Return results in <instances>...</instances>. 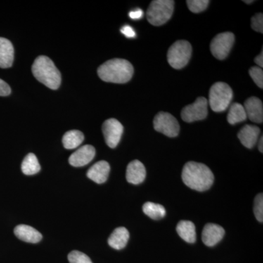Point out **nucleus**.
<instances>
[{"label":"nucleus","instance_id":"obj_11","mask_svg":"<svg viewBox=\"0 0 263 263\" xmlns=\"http://www.w3.org/2000/svg\"><path fill=\"white\" fill-rule=\"evenodd\" d=\"M96 151L94 146L91 145H85L81 147L69 158V162L73 167H83L89 163L95 158Z\"/></svg>","mask_w":263,"mask_h":263},{"label":"nucleus","instance_id":"obj_18","mask_svg":"<svg viewBox=\"0 0 263 263\" xmlns=\"http://www.w3.org/2000/svg\"><path fill=\"white\" fill-rule=\"evenodd\" d=\"M14 60V48L10 41L0 37V67L9 68Z\"/></svg>","mask_w":263,"mask_h":263},{"label":"nucleus","instance_id":"obj_24","mask_svg":"<svg viewBox=\"0 0 263 263\" xmlns=\"http://www.w3.org/2000/svg\"><path fill=\"white\" fill-rule=\"evenodd\" d=\"M143 212L151 219L158 220L164 217L166 214L165 209L160 204L152 202H147L143 205Z\"/></svg>","mask_w":263,"mask_h":263},{"label":"nucleus","instance_id":"obj_20","mask_svg":"<svg viewBox=\"0 0 263 263\" xmlns=\"http://www.w3.org/2000/svg\"><path fill=\"white\" fill-rule=\"evenodd\" d=\"M176 231L181 238L187 243H193L196 241V230L193 222L190 221H179Z\"/></svg>","mask_w":263,"mask_h":263},{"label":"nucleus","instance_id":"obj_25","mask_svg":"<svg viewBox=\"0 0 263 263\" xmlns=\"http://www.w3.org/2000/svg\"><path fill=\"white\" fill-rule=\"evenodd\" d=\"M210 1L209 0H188L187 3L189 9L193 13H198L204 11L209 6Z\"/></svg>","mask_w":263,"mask_h":263},{"label":"nucleus","instance_id":"obj_29","mask_svg":"<svg viewBox=\"0 0 263 263\" xmlns=\"http://www.w3.org/2000/svg\"><path fill=\"white\" fill-rule=\"evenodd\" d=\"M252 28L256 32L263 33V15L257 13L252 18Z\"/></svg>","mask_w":263,"mask_h":263},{"label":"nucleus","instance_id":"obj_19","mask_svg":"<svg viewBox=\"0 0 263 263\" xmlns=\"http://www.w3.org/2000/svg\"><path fill=\"white\" fill-rule=\"evenodd\" d=\"M129 238V233L127 228L120 227L114 230L108 238V243L112 248L121 250L127 246Z\"/></svg>","mask_w":263,"mask_h":263},{"label":"nucleus","instance_id":"obj_32","mask_svg":"<svg viewBox=\"0 0 263 263\" xmlns=\"http://www.w3.org/2000/svg\"><path fill=\"white\" fill-rule=\"evenodd\" d=\"M129 17L133 20H138V19H141L143 15V11L140 8H138L136 10H133V11H131L129 13Z\"/></svg>","mask_w":263,"mask_h":263},{"label":"nucleus","instance_id":"obj_27","mask_svg":"<svg viewBox=\"0 0 263 263\" xmlns=\"http://www.w3.org/2000/svg\"><path fill=\"white\" fill-rule=\"evenodd\" d=\"M68 260L70 263H92L86 254L76 250L68 254Z\"/></svg>","mask_w":263,"mask_h":263},{"label":"nucleus","instance_id":"obj_6","mask_svg":"<svg viewBox=\"0 0 263 263\" xmlns=\"http://www.w3.org/2000/svg\"><path fill=\"white\" fill-rule=\"evenodd\" d=\"M191 55V44L186 41H178L169 48L167 61L173 68L179 70L187 65Z\"/></svg>","mask_w":263,"mask_h":263},{"label":"nucleus","instance_id":"obj_13","mask_svg":"<svg viewBox=\"0 0 263 263\" xmlns=\"http://www.w3.org/2000/svg\"><path fill=\"white\" fill-rule=\"evenodd\" d=\"M247 118L252 122L260 124L263 122V105L262 101L256 97H252L246 100L243 106Z\"/></svg>","mask_w":263,"mask_h":263},{"label":"nucleus","instance_id":"obj_8","mask_svg":"<svg viewBox=\"0 0 263 263\" xmlns=\"http://www.w3.org/2000/svg\"><path fill=\"white\" fill-rule=\"evenodd\" d=\"M235 42V35L232 32L217 34L211 43V51L217 60H223L229 55Z\"/></svg>","mask_w":263,"mask_h":263},{"label":"nucleus","instance_id":"obj_17","mask_svg":"<svg viewBox=\"0 0 263 263\" xmlns=\"http://www.w3.org/2000/svg\"><path fill=\"white\" fill-rule=\"evenodd\" d=\"M15 236L27 243H37L41 241L43 235L37 230L27 224H19L14 229Z\"/></svg>","mask_w":263,"mask_h":263},{"label":"nucleus","instance_id":"obj_9","mask_svg":"<svg viewBox=\"0 0 263 263\" xmlns=\"http://www.w3.org/2000/svg\"><path fill=\"white\" fill-rule=\"evenodd\" d=\"M181 118L184 122L191 123L203 120L208 115V100L200 97L195 103L184 107L181 111Z\"/></svg>","mask_w":263,"mask_h":263},{"label":"nucleus","instance_id":"obj_33","mask_svg":"<svg viewBox=\"0 0 263 263\" xmlns=\"http://www.w3.org/2000/svg\"><path fill=\"white\" fill-rule=\"evenodd\" d=\"M254 62H256L257 65L259 66V67L262 68L263 67V51H261L260 54H259L258 56L256 57L254 59Z\"/></svg>","mask_w":263,"mask_h":263},{"label":"nucleus","instance_id":"obj_23","mask_svg":"<svg viewBox=\"0 0 263 263\" xmlns=\"http://www.w3.org/2000/svg\"><path fill=\"white\" fill-rule=\"evenodd\" d=\"M41 169V164L34 154L29 153L26 156L22 164V171L24 174L32 176L39 173Z\"/></svg>","mask_w":263,"mask_h":263},{"label":"nucleus","instance_id":"obj_30","mask_svg":"<svg viewBox=\"0 0 263 263\" xmlns=\"http://www.w3.org/2000/svg\"><path fill=\"white\" fill-rule=\"evenodd\" d=\"M11 93L9 85L0 79V96H8Z\"/></svg>","mask_w":263,"mask_h":263},{"label":"nucleus","instance_id":"obj_3","mask_svg":"<svg viewBox=\"0 0 263 263\" xmlns=\"http://www.w3.org/2000/svg\"><path fill=\"white\" fill-rule=\"evenodd\" d=\"M32 73L37 81L49 89L56 90L61 84V73L51 59L46 56L38 57L32 67Z\"/></svg>","mask_w":263,"mask_h":263},{"label":"nucleus","instance_id":"obj_4","mask_svg":"<svg viewBox=\"0 0 263 263\" xmlns=\"http://www.w3.org/2000/svg\"><path fill=\"white\" fill-rule=\"evenodd\" d=\"M174 1L172 0H155L151 3L146 16L148 22L154 26L165 24L172 16Z\"/></svg>","mask_w":263,"mask_h":263},{"label":"nucleus","instance_id":"obj_7","mask_svg":"<svg viewBox=\"0 0 263 263\" xmlns=\"http://www.w3.org/2000/svg\"><path fill=\"white\" fill-rule=\"evenodd\" d=\"M154 128L169 138H175L179 135L180 127L177 119L166 112H160L154 119Z\"/></svg>","mask_w":263,"mask_h":263},{"label":"nucleus","instance_id":"obj_1","mask_svg":"<svg viewBox=\"0 0 263 263\" xmlns=\"http://www.w3.org/2000/svg\"><path fill=\"white\" fill-rule=\"evenodd\" d=\"M182 180L185 185L198 192L206 191L212 186L214 176L205 164L189 162L183 166Z\"/></svg>","mask_w":263,"mask_h":263},{"label":"nucleus","instance_id":"obj_34","mask_svg":"<svg viewBox=\"0 0 263 263\" xmlns=\"http://www.w3.org/2000/svg\"><path fill=\"white\" fill-rule=\"evenodd\" d=\"M258 148H259V152H260L261 153H262V152H263V138H262V136L261 137L260 140H259Z\"/></svg>","mask_w":263,"mask_h":263},{"label":"nucleus","instance_id":"obj_5","mask_svg":"<svg viewBox=\"0 0 263 263\" xmlns=\"http://www.w3.org/2000/svg\"><path fill=\"white\" fill-rule=\"evenodd\" d=\"M233 91L229 85L223 82L214 84L209 91V105L214 112H223L230 106Z\"/></svg>","mask_w":263,"mask_h":263},{"label":"nucleus","instance_id":"obj_12","mask_svg":"<svg viewBox=\"0 0 263 263\" xmlns=\"http://www.w3.org/2000/svg\"><path fill=\"white\" fill-rule=\"evenodd\" d=\"M224 228L216 224H207L202 231V240L208 247H214L217 245L224 237Z\"/></svg>","mask_w":263,"mask_h":263},{"label":"nucleus","instance_id":"obj_35","mask_svg":"<svg viewBox=\"0 0 263 263\" xmlns=\"http://www.w3.org/2000/svg\"><path fill=\"white\" fill-rule=\"evenodd\" d=\"M254 1H243V3H247V4H251L253 3Z\"/></svg>","mask_w":263,"mask_h":263},{"label":"nucleus","instance_id":"obj_2","mask_svg":"<svg viewBox=\"0 0 263 263\" xmlns=\"http://www.w3.org/2000/svg\"><path fill=\"white\" fill-rule=\"evenodd\" d=\"M134 69L130 62L122 59L105 62L98 70L99 77L105 82L125 84L130 81Z\"/></svg>","mask_w":263,"mask_h":263},{"label":"nucleus","instance_id":"obj_26","mask_svg":"<svg viewBox=\"0 0 263 263\" xmlns=\"http://www.w3.org/2000/svg\"><path fill=\"white\" fill-rule=\"evenodd\" d=\"M254 214L256 219L262 223L263 221V195L259 194L254 199Z\"/></svg>","mask_w":263,"mask_h":263},{"label":"nucleus","instance_id":"obj_21","mask_svg":"<svg viewBox=\"0 0 263 263\" xmlns=\"http://www.w3.org/2000/svg\"><path fill=\"white\" fill-rule=\"evenodd\" d=\"M84 141V134L79 130L67 132L62 138V143L66 149H74L78 148Z\"/></svg>","mask_w":263,"mask_h":263},{"label":"nucleus","instance_id":"obj_15","mask_svg":"<svg viewBox=\"0 0 263 263\" xmlns=\"http://www.w3.org/2000/svg\"><path fill=\"white\" fill-rule=\"evenodd\" d=\"M146 171L144 165L139 160L132 161L128 164L126 179L133 184H140L146 179Z\"/></svg>","mask_w":263,"mask_h":263},{"label":"nucleus","instance_id":"obj_14","mask_svg":"<svg viewBox=\"0 0 263 263\" xmlns=\"http://www.w3.org/2000/svg\"><path fill=\"white\" fill-rule=\"evenodd\" d=\"M110 164L106 161H99L91 166L87 172V177L95 183L101 184L108 179L110 173Z\"/></svg>","mask_w":263,"mask_h":263},{"label":"nucleus","instance_id":"obj_16","mask_svg":"<svg viewBox=\"0 0 263 263\" xmlns=\"http://www.w3.org/2000/svg\"><path fill=\"white\" fill-rule=\"evenodd\" d=\"M260 129L257 126L247 124L240 129L238 137L240 143L247 148H252L258 140Z\"/></svg>","mask_w":263,"mask_h":263},{"label":"nucleus","instance_id":"obj_10","mask_svg":"<svg viewBox=\"0 0 263 263\" xmlns=\"http://www.w3.org/2000/svg\"><path fill=\"white\" fill-rule=\"evenodd\" d=\"M124 127L117 119H109L103 124V133L105 142L110 148H116L120 141Z\"/></svg>","mask_w":263,"mask_h":263},{"label":"nucleus","instance_id":"obj_28","mask_svg":"<svg viewBox=\"0 0 263 263\" xmlns=\"http://www.w3.org/2000/svg\"><path fill=\"white\" fill-rule=\"evenodd\" d=\"M249 75L252 77V80L259 88H263V71L259 67H252L249 70Z\"/></svg>","mask_w":263,"mask_h":263},{"label":"nucleus","instance_id":"obj_31","mask_svg":"<svg viewBox=\"0 0 263 263\" xmlns=\"http://www.w3.org/2000/svg\"><path fill=\"white\" fill-rule=\"evenodd\" d=\"M121 32L128 38H133L136 36V32H135L133 28H132L130 26H124L121 29Z\"/></svg>","mask_w":263,"mask_h":263},{"label":"nucleus","instance_id":"obj_22","mask_svg":"<svg viewBox=\"0 0 263 263\" xmlns=\"http://www.w3.org/2000/svg\"><path fill=\"white\" fill-rule=\"evenodd\" d=\"M247 119V113L243 105L238 103L232 104L228 115L229 124L233 125L238 123L245 122Z\"/></svg>","mask_w":263,"mask_h":263}]
</instances>
